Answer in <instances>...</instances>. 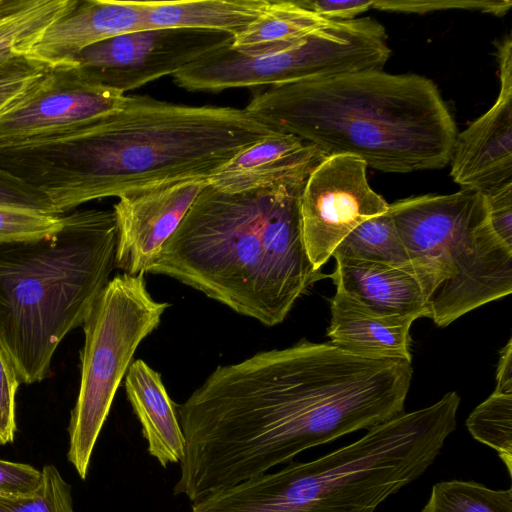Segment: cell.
Returning a JSON list of instances; mask_svg holds the SVG:
<instances>
[{
    "label": "cell",
    "mask_w": 512,
    "mask_h": 512,
    "mask_svg": "<svg viewBox=\"0 0 512 512\" xmlns=\"http://www.w3.org/2000/svg\"><path fill=\"white\" fill-rule=\"evenodd\" d=\"M410 362L302 339L217 366L176 405L179 485L192 499L233 486L404 412Z\"/></svg>",
    "instance_id": "cell-1"
},
{
    "label": "cell",
    "mask_w": 512,
    "mask_h": 512,
    "mask_svg": "<svg viewBox=\"0 0 512 512\" xmlns=\"http://www.w3.org/2000/svg\"><path fill=\"white\" fill-rule=\"evenodd\" d=\"M275 132L245 108L133 95L119 110L86 125L0 149V168L43 193L63 215L96 199L208 180Z\"/></svg>",
    "instance_id": "cell-2"
},
{
    "label": "cell",
    "mask_w": 512,
    "mask_h": 512,
    "mask_svg": "<svg viewBox=\"0 0 512 512\" xmlns=\"http://www.w3.org/2000/svg\"><path fill=\"white\" fill-rule=\"evenodd\" d=\"M306 181L239 194L207 183L147 273L176 279L265 326L282 323L327 277L312 265L302 238Z\"/></svg>",
    "instance_id": "cell-3"
},
{
    "label": "cell",
    "mask_w": 512,
    "mask_h": 512,
    "mask_svg": "<svg viewBox=\"0 0 512 512\" xmlns=\"http://www.w3.org/2000/svg\"><path fill=\"white\" fill-rule=\"evenodd\" d=\"M245 109L325 156L387 173L444 168L458 134L438 87L418 74L366 70L271 86Z\"/></svg>",
    "instance_id": "cell-4"
},
{
    "label": "cell",
    "mask_w": 512,
    "mask_h": 512,
    "mask_svg": "<svg viewBox=\"0 0 512 512\" xmlns=\"http://www.w3.org/2000/svg\"><path fill=\"white\" fill-rule=\"evenodd\" d=\"M459 404L448 392L317 459L210 493L192 512H375L434 463L456 428Z\"/></svg>",
    "instance_id": "cell-5"
},
{
    "label": "cell",
    "mask_w": 512,
    "mask_h": 512,
    "mask_svg": "<svg viewBox=\"0 0 512 512\" xmlns=\"http://www.w3.org/2000/svg\"><path fill=\"white\" fill-rule=\"evenodd\" d=\"M113 210H73L49 236L0 243V344L20 383L42 381L115 268Z\"/></svg>",
    "instance_id": "cell-6"
},
{
    "label": "cell",
    "mask_w": 512,
    "mask_h": 512,
    "mask_svg": "<svg viewBox=\"0 0 512 512\" xmlns=\"http://www.w3.org/2000/svg\"><path fill=\"white\" fill-rule=\"evenodd\" d=\"M388 211L437 326L512 292V248L494 233L482 193L414 196Z\"/></svg>",
    "instance_id": "cell-7"
},
{
    "label": "cell",
    "mask_w": 512,
    "mask_h": 512,
    "mask_svg": "<svg viewBox=\"0 0 512 512\" xmlns=\"http://www.w3.org/2000/svg\"><path fill=\"white\" fill-rule=\"evenodd\" d=\"M149 293L144 274H117L85 322L81 380L69 423L68 460L86 478L93 448L136 349L169 307Z\"/></svg>",
    "instance_id": "cell-8"
},
{
    "label": "cell",
    "mask_w": 512,
    "mask_h": 512,
    "mask_svg": "<svg viewBox=\"0 0 512 512\" xmlns=\"http://www.w3.org/2000/svg\"><path fill=\"white\" fill-rule=\"evenodd\" d=\"M391 50L384 26L369 18L329 22L285 51L245 55L231 44L213 51L173 75L188 91L283 85L334 75L382 70Z\"/></svg>",
    "instance_id": "cell-9"
},
{
    "label": "cell",
    "mask_w": 512,
    "mask_h": 512,
    "mask_svg": "<svg viewBox=\"0 0 512 512\" xmlns=\"http://www.w3.org/2000/svg\"><path fill=\"white\" fill-rule=\"evenodd\" d=\"M232 41L233 35L214 30H139L85 48L72 64L86 79L125 94L174 75Z\"/></svg>",
    "instance_id": "cell-10"
},
{
    "label": "cell",
    "mask_w": 512,
    "mask_h": 512,
    "mask_svg": "<svg viewBox=\"0 0 512 512\" xmlns=\"http://www.w3.org/2000/svg\"><path fill=\"white\" fill-rule=\"evenodd\" d=\"M367 165L351 155H330L309 174L299 213L307 255L316 270L362 222L388 211L389 204L369 185Z\"/></svg>",
    "instance_id": "cell-11"
},
{
    "label": "cell",
    "mask_w": 512,
    "mask_h": 512,
    "mask_svg": "<svg viewBox=\"0 0 512 512\" xmlns=\"http://www.w3.org/2000/svg\"><path fill=\"white\" fill-rule=\"evenodd\" d=\"M125 98L74 65L48 68L0 111V149L86 125L119 110Z\"/></svg>",
    "instance_id": "cell-12"
},
{
    "label": "cell",
    "mask_w": 512,
    "mask_h": 512,
    "mask_svg": "<svg viewBox=\"0 0 512 512\" xmlns=\"http://www.w3.org/2000/svg\"><path fill=\"white\" fill-rule=\"evenodd\" d=\"M207 183V179H186L119 197L113 207L115 268L131 275L147 273Z\"/></svg>",
    "instance_id": "cell-13"
},
{
    "label": "cell",
    "mask_w": 512,
    "mask_h": 512,
    "mask_svg": "<svg viewBox=\"0 0 512 512\" xmlns=\"http://www.w3.org/2000/svg\"><path fill=\"white\" fill-rule=\"evenodd\" d=\"M500 90L492 107L457 134L450 175L461 189L482 194L512 181V39L497 43Z\"/></svg>",
    "instance_id": "cell-14"
},
{
    "label": "cell",
    "mask_w": 512,
    "mask_h": 512,
    "mask_svg": "<svg viewBox=\"0 0 512 512\" xmlns=\"http://www.w3.org/2000/svg\"><path fill=\"white\" fill-rule=\"evenodd\" d=\"M139 30H145L143 1L78 0L45 31L26 57L48 68L73 65L85 48Z\"/></svg>",
    "instance_id": "cell-15"
},
{
    "label": "cell",
    "mask_w": 512,
    "mask_h": 512,
    "mask_svg": "<svg viewBox=\"0 0 512 512\" xmlns=\"http://www.w3.org/2000/svg\"><path fill=\"white\" fill-rule=\"evenodd\" d=\"M326 156L298 137L275 132L243 149L208 178L214 189L239 194L308 178Z\"/></svg>",
    "instance_id": "cell-16"
},
{
    "label": "cell",
    "mask_w": 512,
    "mask_h": 512,
    "mask_svg": "<svg viewBox=\"0 0 512 512\" xmlns=\"http://www.w3.org/2000/svg\"><path fill=\"white\" fill-rule=\"evenodd\" d=\"M329 277L336 290L386 316L428 317L426 297L416 276L381 263L334 257Z\"/></svg>",
    "instance_id": "cell-17"
},
{
    "label": "cell",
    "mask_w": 512,
    "mask_h": 512,
    "mask_svg": "<svg viewBox=\"0 0 512 512\" xmlns=\"http://www.w3.org/2000/svg\"><path fill=\"white\" fill-rule=\"evenodd\" d=\"M330 312L329 343L368 357L411 363L410 328L415 318L378 314L337 290Z\"/></svg>",
    "instance_id": "cell-18"
},
{
    "label": "cell",
    "mask_w": 512,
    "mask_h": 512,
    "mask_svg": "<svg viewBox=\"0 0 512 512\" xmlns=\"http://www.w3.org/2000/svg\"><path fill=\"white\" fill-rule=\"evenodd\" d=\"M125 390L142 425L149 454L163 467L179 463L185 453V438L176 405L168 395L160 373L137 359L125 375Z\"/></svg>",
    "instance_id": "cell-19"
},
{
    "label": "cell",
    "mask_w": 512,
    "mask_h": 512,
    "mask_svg": "<svg viewBox=\"0 0 512 512\" xmlns=\"http://www.w3.org/2000/svg\"><path fill=\"white\" fill-rule=\"evenodd\" d=\"M269 0L143 1L147 29H201L233 37L252 23Z\"/></svg>",
    "instance_id": "cell-20"
},
{
    "label": "cell",
    "mask_w": 512,
    "mask_h": 512,
    "mask_svg": "<svg viewBox=\"0 0 512 512\" xmlns=\"http://www.w3.org/2000/svg\"><path fill=\"white\" fill-rule=\"evenodd\" d=\"M329 22L300 7L295 0H269L260 15L233 37L231 47L250 56L285 51Z\"/></svg>",
    "instance_id": "cell-21"
},
{
    "label": "cell",
    "mask_w": 512,
    "mask_h": 512,
    "mask_svg": "<svg viewBox=\"0 0 512 512\" xmlns=\"http://www.w3.org/2000/svg\"><path fill=\"white\" fill-rule=\"evenodd\" d=\"M78 0H0V66L26 56Z\"/></svg>",
    "instance_id": "cell-22"
},
{
    "label": "cell",
    "mask_w": 512,
    "mask_h": 512,
    "mask_svg": "<svg viewBox=\"0 0 512 512\" xmlns=\"http://www.w3.org/2000/svg\"><path fill=\"white\" fill-rule=\"evenodd\" d=\"M332 257L381 263L414 274L411 260L389 211L358 225L337 246Z\"/></svg>",
    "instance_id": "cell-23"
},
{
    "label": "cell",
    "mask_w": 512,
    "mask_h": 512,
    "mask_svg": "<svg viewBox=\"0 0 512 512\" xmlns=\"http://www.w3.org/2000/svg\"><path fill=\"white\" fill-rule=\"evenodd\" d=\"M422 512H512V489H491L474 481L438 482Z\"/></svg>",
    "instance_id": "cell-24"
},
{
    "label": "cell",
    "mask_w": 512,
    "mask_h": 512,
    "mask_svg": "<svg viewBox=\"0 0 512 512\" xmlns=\"http://www.w3.org/2000/svg\"><path fill=\"white\" fill-rule=\"evenodd\" d=\"M472 437L494 449L512 474V394L493 392L466 420Z\"/></svg>",
    "instance_id": "cell-25"
},
{
    "label": "cell",
    "mask_w": 512,
    "mask_h": 512,
    "mask_svg": "<svg viewBox=\"0 0 512 512\" xmlns=\"http://www.w3.org/2000/svg\"><path fill=\"white\" fill-rule=\"evenodd\" d=\"M0 512H74L71 486L54 465L42 468L37 491L21 497H0Z\"/></svg>",
    "instance_id": "cell-26"
},
{
    "label": "cell",
    "mask_w": 512,
    "mask_h": 512,
    "mask_svg": "<svg viewBox=\"0 0 512 512\" xmlns=\"http://www.w3.org/2000/svg\"><path fill=\"white\" fill-rule=\"evenodd\" d=\"M61 227L62 215L0 207V243L43 238Z\"/></svg>",
    "instance_id": "cell-27"
},
{
    "label": "cell",
    "mask_w": 512,
    "mask_h": 512,
    "mask_svg": "<svg viewBox=\"0 0 512 512\" xmlns=\"http://www.w3.org/2000/svg\"><path fill=\"white\" fill-rule=\"evenodd\" d=\"M511 6L510 0H373L372 8L381 11L416 14L463 9L503 16Z\"/></svg>",
    "instance_id": "cell-28"
},
{
    "label": "cell",
    "mask_w": 512,
    "mask_h": 512,
    "mask_svg": "<svg viewBox=\"0 0 512 512\" xmlns=\"http://www.w3.org/2000/svg\"><path fill=\"white\" fill-rule=\"evenodd\" d=\"M48 70L26 56L0 66V111L25 92Z\"/></svg>",
    "instance_id": "cell-29"
},
{
    "label": "cell",
    "mask_w": 512,
    "mask_h": 512,
    "mask_svg": "<svg viewBox=\"0 0 512 512\" xmlns=\"http://www.w3.org/2000/svg\"><path fill=\"white\" fill-rule=\"evenodd\" d=\"M0 207L57 215L43 193L3 168H0Z\"/></svg>",
    "instance_id": "cell-30"
},
{
    "label": "cell",
    "mask_w": 512,
    "mask_h": 512,
    "mask_svg": "<svg viewBox=\"0 0 512 512\" xmlns=\"http://www.w3.org/2000/svg\"><path fill=\"white\" fill-rule=\"evenodd\" d=\"M19 384L13 363L0 344V444L11 443L15 437V398Z\"/></svg>",
    "instance_id": "cell-31"
},
{
    "label": "cell",
    "mask_w": 512,
    "mask_h": 512,
    "mask_svg": "<svg viewBox=\"0 0 512 512\" xmlns=\"http://www.w3.org/2000/svg\"><path fill=\"white\" fill-rule=\"evenodd\" d=\"M483 195L494 233L506 246L512 248V181Z\"/></svg>",
    "instance_id": "cell-32"
},
{
    "label": "cell",
    "mask_w": 512,
    "mask_h": 512,
    "mask_svg": "<svg viewBox=\"0 0 512 512\" xmlns=\"http://www.w3.org/2000/svg\"><path fill=\"white\" fill-rule=\"evenodd\" d=\"M42 470L29 464L0 459V497H21L37 491Z\"/></svg>",
    "instance_id": "cell-33"
},
{
    "label": "cell",
    "mask_w": 512,
    "mask_h": 512,
    "mask_svg": "<svg viewBox=\"0 0 512 512\" xmlns=\"http://www.w3.org/2000/svg\"><path fill=\"white\" fill-rule=\"evenodd\" d=\"M326 21L340 22L356 19V16L372 8L373 0H295Z\"/></svg>",
    "instance_id": "cell-34"
},
{
    "label": "cell",
    "mask_w": 512,
    "mask_h": 512,
    "mask_svg": "<svg viewBox=\"0 0 512 512\" xmlns=\"http://www.w3.org/2000/svg\"><path fill=\"white\" fill-rule=\"evenodd\" d=\"M495 392L512 394V341L500 351V358L496 369V387Z\"/></svg>",
    "instance_id": "cell-35"
}]
</instances>
